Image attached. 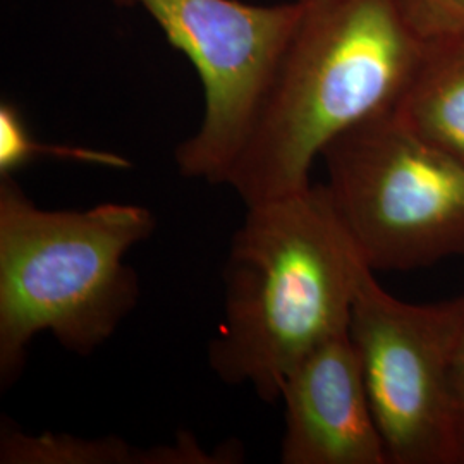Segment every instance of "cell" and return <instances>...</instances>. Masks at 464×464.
<instances>
[{
  "instance_id": "cell-1",
  "label": "cell",
  "mask_w": 464,
  "mask_h": 464,
  "mask_svg": "<svg viewBox=\"0 0 464 464\" xmlns=\"http://www.w3.org/2000/svg\"><path fill=\"white\" fill-rule=\"evenodd\" d=\"M301 4L224 183L246 207L312 186L334 138L396 107L425 47L398 0Z\"/></svg>"
},
{
  "instance_id": "cell-2",
  "label": "cell",
  "mask_w": 464,
  "mask_h": 464,
  "mask_svg": "<svg viewBox=\"0 0 464 464\" xmlns=\"http://www.w3.org/2000/svg\"><path fill=\"white\" fill-rule=\"evenodd\" d=\"M366 266L325 186L246 207L224 266V316L208 363L264 402L312 349L349 331Z\"/></svg>"
},
{
  "instance_id": "cell-3",
  "label": "cell",
  "mask_w": 464,
  "mask_h": 464,
  "mask_svg": "<svg viewBox=\"0 0 464 464\" xmlns=\"http://www.w3.org/2000/svg\"><path fill=\"white\" fill-rule=\"evenodd\" d=\"M157 227L149 208L100 203L84 210L38 207L14 176H0V385L23 373L42 332L90 356L140 298L126 255Z\"/></svg>"
},
{
  "instance_id": "cell-4",
  "label": "cell",
  "mask_w": 464,
  "mask_h": 464,
  "mask_svg": "<svg viewBox=\"0 0 464 464\" xmlns=\"http://www.w3.org/2000/svg\"><path fill=\"white\" fill-rule=\"evenodd\" d=\"M322 159L332 203L373 272L464 255V166L394 109L334 138Z\"/></svg>"
},
{
  "instance_id": "cell-5",
  "label": "cell",
  "mask_w": 464,
  "mask_h": 464,
  "mask_svg": "<svg viewBox=\"0 0 464 464\" xmlns=\"http://www.w3.org/2000/svg\"><path fill=\"white\" fill-rule=\"evenodd\" d=\"M459 299L411 304L391 296L368 268L349 337L391 464H461L450 389Z\"/></svg>"
},
{
  "instance_id": "cell-6",
  "label": "cell",
  "mask_w": 464,
  "mask_h": 464,
  "mask_svg": "<svg viewBox=\"0 0 464 464\" xmlns=\"http://www.w3.org/2000/svg\"><path fill=\"white\" fill-rule=\"evenodd\" d=\"M149 13L198 72L205 111L174 160L189 179L224 184L303 4L239 0H114Z\"/></svg>"
},
{
  "instance_id": "cell-7",
  "label": "cell",
  "mask_w": 464,
  "mask_h": 464,
  "mask_svg": "<svg viewBox=\"0 0 464 464\" xmlns=\"http://www.w3.org/2000/svg\"><path fill=\"white\" fill-rule=\"evenodd\" d=\"M279 401L282 464H391L349 331L301 358Z\"/></svg>"
},
{
  "instance_id": "cell-8",
  "label": "cell",
  "mask_w": 464,
  "mask_h": 464,
  "mask_svg": "<svg viewBox=\"0 0 464 464\" xmlns=\"http://www.w3.org/2000/svg\"><path fill=\"white\" fill-rule=\"evenodd\" d=\"M394 111L413 131L464 166V34L425 42Z\"/></svg>"
},
{
  "instance_id": "cell-9",
  "label": "cell",
  "mask_w": 464,
  "mask_h": 464,
  "mask_svg": "<svg viewBox=\"0 0 464 464\" xmlns=\"http://www.w3.org/2000/svg\"><path fill=\"white\" fill-rule=\"evenodd\" d=\"M237 454L207 452L184 433L174 446L136 448L119 437L83 439L71 433H28L13 425L0 431L2 464H216L231 463Z\"/></svg>"
},
{
  "instance_id": "cell-10",
  "label": "cell",
  "mask_w": 464,
  "mask_h": 464,
  "mask_svg": "<svg viewBox=\"0 0 464 464\" xmlns=\"http://www.w3.org/2000/svg\"><path fill=\"white\" fill-rule=\"evenodd\" d=\"M36 159H55L90 166L109 167L117 170L131 169V162L122 155L105 150L55 145L38 141L30 133L19 109L9 102L0 103V176L14 172Z\"/></svg>"
},
{
  "instance_id": "cell-11",
  "label": "cell",
  "mask_w": 464,
  "mask_h": 464,
  "mask_svg": "<svg viewBox=\"0 0 464 464\" xmlns=\"http://www.w3.org/2000/svg\"><path fill=\"white\" fill-rule=\"evenodd\" d=\"M398 4L423 42L464 34V0H398Z\"/></svg>"
},
{
  "instance_id": "cell-12",
  "label": "cell",
  "mask_w": 464,
  "mask_h": 464,
  "mask_svg": "<svg viewBox=\"0 0 464 464\" xmlns=\"http://www.w3.org/2000/svg\"><path fill=\"white\" fill-rule=\"evenodd\" d=\"M459 310L450 346V389L456 416V430L464 464V296H459Z\"/></svg>"
}]
</instances>
